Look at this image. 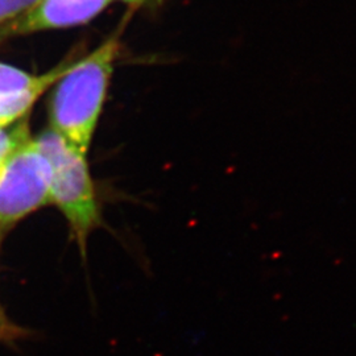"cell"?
<instances>
[{
	"label": "cell",
	"mask_w": 356,
	"mask_h": 356,
	"mask_svg": "<svg viewBox=\"0 0 356 356\" xmlns=\"http://www.w3.org/2000/svg\"><path fill=\"white\" fill-rule=\"evenodd\" d=\"M1 38H1V36H0V40H1Z\"/></svg>",
	"instance_id": "12"
},
{
	"label": "cell",
	"mask_w": 356,
	"mask_h": 356,
	"mask_svg": "<svg viewBox=\"0 0 356 356\" xmlns=\"http://www.w3.org/2000/svg\"><path fill=\"white\" fill-rule=\"evenodd\" d=\"M38 78V76L29 74L22 69L0 63V95L26 89L32 86Z\"/></svg>",
	"instance_id": "6"
},
{
	"label": "cell",
	"mask_w": 356,
	"mask_h": 356,
	"mask_svg": "<svg viewBox=\"0 0 356 356\" xmlns=\"http://www.w3.org/2000/svg\"><path fill=\"white\" fill-rule=\"evenodd\" d=\"M38 0H0V26L13 23L31 10Z\"/></svg>",
	"instance_id": "7"
},
{
	"label": "cell",
	"mask_w": 356,
	"mask_h": 356,
	"mask_svg": "<svg viewBox=\"0 0 356 356\" xmlns=\"http://www.w3.org/2000/svg\"><path fill=\"white\" fill-rule=\"evenodd\" d=\"M120 51V31L85 58L72 65L56 82L49 104L51 128L78 151L88 154L114 64Z\"/></svg>",
	"instance_id": "1"
},
{
	"label": "cell",
	"mask_w": 356,
	"mask_h": 356,
	"mask_svg": "<svg viewBox=\"0 0 356 356\" xmlns=\"http://www.w3.org/2000/svg\"><path fill=\"white\" fill-rule=\"evenodd\" d=\"M36 141L51 164L49 202L64 214L72 238L86 259L89 236L102 225L86 154L51 127L42 131Z\"/></svg>",
	"instance_id": "2"
},
{
	"label": "cell",
	"mask_w": 356,
	"mask_h": 356,
	"mask_svg": "<svg viewBox=\"0 0 356 356\" xmlns=\"http://www.w3.org/2000/svg\"><path fill=\"white\" fill-rule=\"evenodd\" d=\"M3 157H4V156H3V154H0V161L3 160Z\"/></svg>",
	"instance_id": "11"
},
{
	"label": "cell",
	"mask_w": 356,
	"mask_h": 356,
	"mask_svg": "<svg viewBox=\"0 0 356 356\" xmlns=\"http://www.w3.org/2000/svg\"><path fill=\"white\" fill-rule=\"evenodd\" d=\"M6 232H7V231H4V229H0V250H1V244H3V241H4ZM10 321H13V319L10 318V317L7 316L6 310L3 309L1 302H0V323H7V322H10Z\"/></svg>",
	"instance_id": "10"
},
{
	"label": "cell",
	"mask_w": 356,
	"mask_h": 356,
	"mask_svg": "<svg viewBox=\"0 0 356 356\" xmlns=\"http://www.w3.org/2000/svg\"><path fill=\"white\" fill-rule=\"evenodd\" d=\"M113 0H38L24 15L1 28L0 36L31 35L41 31L88 24Z\"/></svg>",
	"instance_id": "4"
},
{
	"label": "cell",
	"mask_w": 356,
	"mask_h": 356,
	"mask_svg": "<svg viewBox=\"0 0 356 356\" xmlns=\"http://www.w3.org/2000/svg\"><path fill=\"white\" fill-rule=\"evenodd\" d=\"M28 330L20 325L10 321L7 323H0V342L1 343H15L28 337Z\"/></svg>",
	"instance_id": "8"
},
{
	"label": "cell",
	"mask_w": 356,
	"mask_h": 356,
	"mask_svg": "<svg viewBox=\"0 0 356 356\" xmlns=\"http://www.w3.org/2000/svg\"><path fill=\"white\" fill-rule=\"evenodd\" d=\"M51 164L31 136L0 161V229L8 231L49 202Z\"/></svg>",
	"instance_id": "3"
},
{
	"label": "cell",
	"mask_w": 356,
	"mask_h": 356,
	"mask_svg": "<svg viewBox=\"0 0 356 356\" xmlns=\"http://www.w3.org/2000/svg\"><path fill=\"white\" fill-rule=\"evenodd\" d=\"M73 64V58L69 57L47 73L40 74L32 86L0 95V128L8 127L10 124L26 118L33 104L38 102V98L64 76L66 70Z\"/></svg>",
	"instance_id": "5"
},
{
	"label": "cell",
	"mask_w": 356,
	"mask_h": 356,
	"mask_svg": "<svg viewBox=\"0 0 356 356\" xmlns=\"http://www.w3.org/2000/svg\"><path fill=\"white\" fill-rule=\"evenodd\" d=\"M119 1H123L124 4H127L132 8H139L143 6H153V4L159 3L160 0H119Z\"/></svg>",
	"instance_id": "9"
}]
</instances>
